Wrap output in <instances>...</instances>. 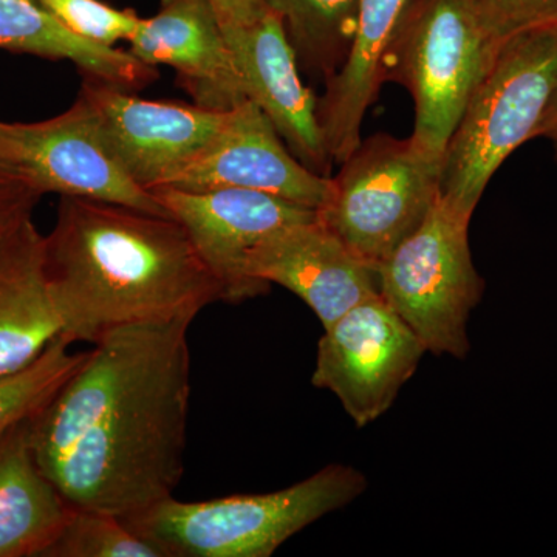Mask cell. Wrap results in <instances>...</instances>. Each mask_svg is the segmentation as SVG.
Returning a JSON list of instances; mask_svg holds the SVG:
<instances>
[{
  "instance_id": "obj_28",
  "label": "cell",
  "mask_w": 557,
  "mask_h": 557,
  "mask_svg": "<svg viewBox=\"0 0 557 557\" xmlns=\"http://www.w3.org/2000/svg\"><path fill=\"white\" fill-rule=\"evenodd\" d=\"M545 137H549L553 141L557 143V106L555 110V115H553L552 124H549L547 135Z\"/></svg>"
},
{
  "instance_id": "obj_12",
  "label": "cell",
  "mask_w": 557,
  "mask_h": 557,
  "mask_svg": "<svg viewBox=\"0 0 557 557\" xmlns=\"http://www.w3.org/2000/svg\"><path fill=\"white\" fill-rule=\"evenodd\" d=\"M159 188L258 190L319 211L330 199L332 177L304 166L265 113L247 100L228 112L222 129L199 156L153 189Z\"/></svg>"
},
{
  "instance_id": "obj_11",
  "label": "cell",
  "mask_w": 557,
  "mask_h": 557,
  "mask_svg": "<svg viewBox=\"0 0 557 557\" xmlns=\"http://www.w3.org/2000/svg\"><path fill=\"white\" fill-rule=\"evenodd\" d=\"M79 98L94 113L112 156L148 190L199 156L228 116L196 104L143 100L129 89L91 76H84Z\"/></svg>"
},
{
  "instance_id": "obj_18",
  "label": "cell",
  "mask_w": 557,
  "mask_h": 557,
  "mask_svg": "<svg viewBox=\"0 0 557 557\" xmlns=\"http://www.w3.org/2000/svg\"><path fill=\"white\" fill-rule=\"evenodd\" d=\"M32 421L0 434V557H42L72 511L38 463Z\"/></svg>"
},
{
  "instance_id": "obj_2",
  "label": "cell",
  "mask_w": 557,
  "mask_h": 557,
  "mask_svg": "<svg viewBox=\"0 0 557 557\" xmlns=\"http://www.w3.org/2000/svg\"><path fill=\"white\" fill-rule=\"evenodd\" d=\"M44 251L62 336L72 344H97L126 325L194 321L222 300L218 281L172 218L61 197Z\"/></svg>"
},
{
  "instance_id": "obj_4",
  "label": "cell",
  "mask_w": 557,
  "mask_h": 557,
  "mask_svg": "<svg viewBox=\"0 0 557 557\" xmlns=\"http://www.w3.org/2000/svg\"><path fill=\"white\" fill-rule=\"evenodd\" d=\"M366 486L358 469L329 465L273 493L201 502L172 496L124 520L166 557H270L304 528L361 496Z\"/></svg>"
},
{
  "instance_id": "obj_21",
  "label": "cell",
  "mask_w": 557,
  "mask_h": 557,
  "mask_svg": "<svg viewBox=\"0 0 557 557\" xmlns=\"http://www.w3.org/2000/svg\"><path fill=\"white\" fill-rule=\"evenodd\" d=\"M70 346L60 336L30 364L0 376V434L38 417L81 368L87 351Z\"/></svg>"
},
{
  "instance_id": "obj_7",
  "label": "cell",
  "mask_w": 557,
  "mask_h": 557,
  "mask_svg": "<svg viewBox=\"0 0 557 557\" xmlns=\"http://www.w3.org/2000/svg\"><path fill=\"white\" fill-rule=\"evenodd\" d=\"M471 220L438 197L424 222L379 267L380 292L428 351L461 359L485 282L472 262Z\"/></svg>"
},
{
  "instance_id": "obj_1",
  "label": "cell",
  "mask_w": 557,
  "mask_h": 557,
  "mask_svg": "<svg viewBox=\"0 0 557 557\" xmlns=\"http://www.w3.org/2000/svg\"><path fill=\"white\" fill-rule=\"evenodd\" d=\"M190 324L113 330L33 418L38 463L70 507L129 519L174 496L188 438Z\"/></svg>"
},
{
  "instance_id": "obj_22",
  "label": "cell",
  "mask_w": 557,
  "mask_h": 557,
  "mask_svg": "<svg viewBox=\"0 0 557 557\" xmlns=\"http://www.w3.org/2000/svg\"><path fill=\"white\" fill-rule=\"evenodd\" d=\"M42 557H166L135 533L126 520L104 512L72 508Z\"/></svg>"
},
{
  "instance_id": "obj_14",
  "label": "cell",
  "mask_w": 557,
  "mask_h": 557,
  "mask_svg": "<svg viewBox=\"0 0 557 557\" xmlns=\"http://www.w3.org/2000/svg\"><path fill=\"white\" fill-rule=\"evenodd\" d=\"M247 100L271 121L289 152L310 171L332 177L318 100L302 83L295 50L284 25L267 11L251 25L222 27Z\"/></svg>"
},
{
  "instance_id": "obj_16",
  "label": "cell",
  "mask_w": 557,
  "mask_h": 557,
  "mask_svg": "<svg viewBox=\"0 0 557 557\" xmlns=\"http://www.w3.org/2000/svg\"><path fill=\"white\" fill-rule=\"evenodd\" d=\"M60 336L44 236L25 219L0 239V376L30 364Z\"/></svg>"
},
{
  "instance_id": "obj_8",
  "label": "cell",
  "mask_w": 557,
  "mask_h": 557,
  "mask_svg": "<svg viewBox=\"0 0 557 557\" xmlns=\"http://www.w3.org/2000/svg\"><path fill=\"white\" fill-rule=\"evenodd\" d=\"M426 351L383 296H373L324 329L311 384L335 394L366 428L394 405Z\"/></svg>"
},
{
  "instance_id": "obj_27",
  "label": "cell",
  "mask_w": 557,
  "mask_h": 557,
  "mask_svg": "<svg viewBox=\"0 0 557 557\" xmlns=\"http://www.w3.org/2000/svg\"><path fill=\"white\" fill-rule=\"evenodd\" d=\"M0 171H13V161H11L9 139H7L5 123L0 121ZM20 174V172H17Z\"/></svg>"
},
{
  "instance_id": "obj_15",
  "label": "cell",
  "mask_w": 557,
  "mask_h": 557,
  "mask_svg": "<svg viewBox=\"0 0 557 557\" xmlns=\"http://www.w3.org/2000/svg\"><path fill=\"white\" fill-rule=\"evenodd\" d=\"M145 64L168 65L194 104L230 112L247 101L212 0H161L127 40Z\"/></svg>"
},
{
  "instance_id": "obj_20",
  "label": "cell",
  "mask_w": 557,
  "mask_h": 557,
  "mask_svg": "<svg viewBox=\"0 0 557 557\" xmlns=\"http://www.w3.org/2000/svg\"><path fill=\"white\" fill-rule=\"evenodd\" d=\"M284 25L300 67L327 81L354 42L359 0H263Z\"/></svg>"
},
{
  "instance_id": "obj_10",
  "label": "cell",
  "mask_w": 557,
  "mask_h": 557,
  "mask_svg": "<svg viewBox=\"0 0 557 557\" xmlns=\"http://www.w3.org/2000/svg\"><path fill=\"white\" fill-rule=\"evenodd\" d=\"M172 219L188 234L190 244L218 281L222 300L237 304L265 292L252 281L248 258L274 231L318 219L317 209L278 199L258 190H150Z\"/></svg>"
},
{
  "instance_id": "obj_23",
  "label": "cell",
  "mask_w": 557,
  "mask_h": 557,
  "mask_svg": "<svg viewBox=\"0 0 557 557\" xmlns=\"http://www.w3.org/2000/svg\"><path fill=\"white\" fill-rule=\"evenodd\" d=\"M73 35L102 47L129 40L141 17L134 11L112 9L100 0H39Z\"/></svg>"
},
{
  "instance_id": "obj_13",
  "label": "cell",
  "mask_w": 557,
  "mask_h": 557,
  "mask_svg": "<svg viewBox=\"0 0 557 557\" xmlns=\"http://www.w3.org/2000/svg\"><path fill=\"white\" fill-rule=\"evenodd\" d=\"M248 274L298 296L324 329L362 300L381 295L379 269L355 255L319 215L267 236L249 255Z\"/></svg>"
},
{
  "instance_id": "obj_24",
  "label": "cell",
  "mask_w": 557,
  "mask_h": 557,
  "mask_svg": "<svg viewBox=\"0 0 557 557\" xmlns=\"http://www.w3.org/2000/svg\"><path fill=\"white\" fill-rule=\"evenodd\" d=\"M471 3L498 39L557 22V0H471Z\"/></svg>"
},
{
  "instance_id": "obj_6",
  "label": "cell",
  "mask_w": 557,
  "mask_h": 557,
  "mask_svg": "<svg viewBox=\"0 0 557 557\" xmlns=\"http://www.w3.org/2000/svg\"><path fill=\"white\" fill-rule=\"evenodd\" d=\"M440 180L442 160L412 138L376 134L341 163L319 220L379 269L437 203Z\"/></svg>"
},
{
  "instance_id": "obj_26",
  "label": "cell",
  "mask_w": 557,
  "mask_h": 557,
  "mask_svg": "<svg viewBox=\"0 0 557 557\" xmlns=\"http://www.w3.org/2000/svg\"><path fill=\"white\" fill-rule=\"evenodd\" d=\"M222 27L251 25L269 11L263 0H212Z\"/></svg>"
},
{
  "instance_id": "obj_3",
  "label": "cell",
  "mask_w": 557,
  "mask_h": 557,
  "mask_svg": "<svg viewBox=\"0 0 557 557\" xmlns=\"http://www.w3.org/2000/svg\"><path fill=\"white\" fill-rule=\"evenodd\" d=\"M556 106L557 22L502 39L443 153L442 200L471 220L502 163L547 135Z\"/></svg>"
},
{
  "instance_id": "obj_17",
  "label": "cell",
  "mask_w": 557,
  "mask_h": 557,
  "mask_svg": "<svg viewBox=\"0 0 557 557\" xmlns=\"http://www.w3.org/2000/svg\"><path fill=\"white\" fill-rule=\"evenodd\" d=\"M408 0H359L354 42L343 67L325 81L318 116L333 163L344 160L361 143L366 113L384 83V58Z\"/></svg>"
},
{
  "instance_id": "obj_5",
  "label": "cell",
  "mask_w": 557,
  "mask_h": 557,
  "mask_svg": "<svg viewBox=\"0 0 557 557\" xmlns=\"http://www.w3.org/2000/svg\"><path fill=\"white\" fill-rule=\"evenodd\" d=\"M502 39L471 0H408L384 58V81L408 89L416 106L410 135L443 160L450 135Z\"/></svg>"
},
{
  "instance_id": "obj_19",
  "label": "cell",
  "mask_w": 557,
  "mask_h": 557,
  "mask_svg": "<svg viewBox=\"0 0 557 557\" xmlns=\"http://www.w3.org/2000/svg\"><path fill=\"white\" fill-rule=\"evenodd\" d=\"M0 49L73 62L84 76L124 89H143L159 78V70L131 51L97 46L73 35L39 0H0Z\"/></svg>"
},
{
  "instance_id": "obj_9",
  "label": "cell",
  "mask_w": 557,
  "mask_h": 557,
  "mask_svg": "<svg viewBox=\"0 0 557 557\" xmlns=\"http://www.w3.org/2000/svg\"><path fill=\"white\" fill-rule=\"evenodd\" d=\"M11 161L44 194L108 201L171 218L150 190L129 177L102 141L87 102L39 123H5Z\"/></svg>"
},
{
  "instance_id": "obj_25",
  "label": "cell",
  "mask_w": 557,
  "mask_h": 557,
  "mask_svg": "<svg viewBox=\"0 0 557 557\" xmlns=\"http://www.w3.org/2000/svg\"><path fill=\"white\" fill-rule=\"evenodd\" d=\"M40 197L17 172L0 171V239L25 219L33 218Z\"/></svg>"
}]
</instances>
